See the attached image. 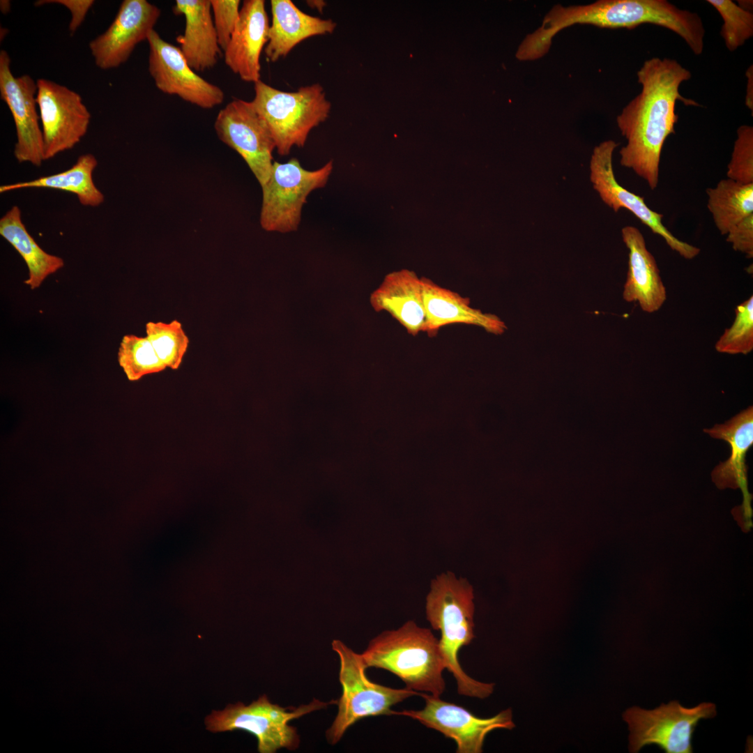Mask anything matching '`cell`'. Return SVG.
Segmentation results:
<instances>
[{"mask_svg": "<svg viewBox=\"0 0 753 753\" xmlns=\"http://www.w3.org/2000/svg\"><path fill=\"white\" fill-rule=\"evenodd\" d=\"M97 165L96 158L91 153H85L66 171L29 181L3 185L0 186V192L30 188L56 189L75 195L83 206L96 207L105 200L103 193L93 180V172Z\"/></svg>", "mask_w": 753, "mask_h": 753, "instance_id": "cb8c5ba5", "label": "cell"}, {"mask_svg": "<svg viewBox=\"0 0 753 753\" xmlns=\"http://www.w3.org/2000/svg\"><path fill=\"white\" fill-rule=\"evenodd\" d=\"M94 2L93 0H40L36 1L35 5L39 6L46 3H57L66 6L71 13L69 31L73 35L84 22Z\"/></svg>", "mask_w": 753, "mask_h": 753, "instance_id": "d6a6232c", "label": "cell"}, {"mask_svg": "<svg viewBox=\"0 0 753 753\" xmlns=\"http://www.w3.org/2000/svg\"><path fill=\"white\" fill-rule=\"evenodd\" d=\"M641 92L630 101L616 117V123L627 143L619 151L621 165L632 169L651 190L659 181L663 145L678 116L676 104L700 107L679 91L689 80L691 72L673 59L653 57L644 61L637 73Z\"/></svg>", "mask_w": 753, "mask_h": 753, "instance_id": "6da1fadb", "label": "cell"}, {"mask_svg": "<svg viewBox=\"0 0 753 753\" xmlns=\"http://www.w3.org/2000/svg\"><path fill=\"white\" fill-rule=\"evenodd\" d=\"M710 436L722 439L730 445L731 455L712 472L713 480L720 488L740 487L750 508L747 488L745 455L753 443V408L749 406L724 424L704 430Z\"/></svg>", "mask_w": 753, "mask_h": 753, "instance_id": "7402d4cb", "label": "cell"}, {"mask_svg": "<svg viewBox=\"0 0 753 753\" xmlns=\"http://www.w3.org/2000/svg\"><path fill=\"white\" fill-rule=\"evenodd\" d=\"M118 361L127 379L131 381L167 369L149 339L134 334L123 337L119 348Z\"/></svg>", "mask_w": 753, "mask_h": 753, "instance_id": "4316f807", "label": "cell"}, {"mask_svg": "<svg viewBox=\"0 0 753 753\" xmlns=\"http://www.w3.org/2000/svg\"><path fill=\"white\" fill-rule=\"evenodd\" d=\"M160 9L146 0H124L107 29L89 45L96 65L102 70L125 63L136 46L147 40L160 16Z\"/></svg>", "mask_w": 753, "mask_h": 753, "instance_id": "9a60e30c", "label": "cell"}, {"mask_svg": "<svg viewBox=\"0 0 753 753\" xmlns=\"http://www.w3.org/2000/svg\"><path fill=\"white\" fill-rule=\"evenodd\" d=\"M421 280L426 318L424 332L429 337H435L443 326L457 324L479 326L494 335H501L507 329L499 317L472 307L469 298L428 278Z\"/></svg>", "mask_w": 753, "mask_h": 753, "instance_id": "ac0fdd59", "label": "cell"}, {"mask_svg": "<svg viewBox=\"0 0 753 753\" xmlns=\"http://www.w3.org/2000/svg\"><path fill=\"white\" fill-rule=\"evenodd\" d=\"M360 655L367 668L393 673L409 690L437 697L445 690L443 672L446 666L439 640L429 629L413 621L381 633Z\"/></svg>", "mask_w": 753, "mask_h": 753, "instance_id": "3957f363", "label": "cell"}, {"mask_svg": "<svg viewBox=\"0 0 753 753\" xmlns=\"http://www.w3.org/2000/svg\"><path fill=\"white\" fill-rule=\"evenodd\" d=\"M747 78L746 96H745V105L751 110L752 116L753 114V66L751 65L747 68L745 73Z\"/></svg>", "mask_w": 753, "mask_h": 753, "instance_id": "836d02e7", "label": "cell"}, {"mask_svg": "<svg viewBox=\"0 0 753 753\" xmlns=\"http://www.w3.org/2000/svg\"><path fill=\"white\" fill-rule=\"evenodd\" d=\"M8 53L0 51V95L7 105L15 123L17 142L14 156L19 162L41 165L43 140L37 112V83L30 75L15 77L10 68Z\"/></svg>", "mask_w": 753, "mask_h": 753, "instance_id": "5bb4252c", "label": "cell"}, {"mask_svg": "<svg viewBox=\"0 0 753 753\" xmlns=\"http://www.w3.org/2000/svg\"><path fill=\"white\" fill-rule=\"evenodd\" d=\"M621 236L629 251L623 298L627 302L637 303L645 312H657L667 299V291L656 261L639 229L625 226Z\"/></svg>", "mask_w": 753, "mask_h": 753, "instance_id": "e0dca14e", "label": "cell"}, {"mask_svg": "<svg viewBox=\"0 0 753 753\" xmlns=\"http://www.w3.org/2000/svg\"><path fill=\"white\" fill-rule=\"evenodd\" d=\"M376 312L386 311L413 336L424 332L425 310L422 280L409 270L388 274L371 294Z\"/></svg>", "mask_w": 753, "mask_h": 753, "instance_id": "d6986e66", "label": "cell"}, {"mask_svg": "<svg viewBox=\"0 0 753 753\" xmlns=\"http://www.w3.org/2000/svg\"><path fill=\"white\" fill-rule=\"evenodd\" d=\"M737 4L741 8H743V9L747 10V11L751 12L750 10H752V5H753L752 1H750V0H748V1H747V0L738 1Z\"/></svg>", "mask_w": 753, "mask_h": 753, "instance_id": "e575fe53", "label": "cell"}, {"mask_svg": "<svg viewBox=\"0 0 753 753\" xmlns=\"http://www.w3.org/2000/svg\"><path fill=\"white\" fill-rule=\"evenodd\" d=\"M146 41L149 46V72L160 91L202 109H212L222 103L223 91L197 75L178 47L163 40L154 29Z\"/></svg>", "mask_w": 753, "mask_h": 753, "instance_id": "4fadbf2b", "label": "cell"}, {"mask_svg": "<svg viewBox=\"0 0 753 753\" xmlns=\"http://www.w3.org/2000/svg\"><path fill=\"white\" fill-rule=\"evenodd\" d=\"M0 9L3 14L8 13L10 9V1L1 0L0 1Z\"/></svg>", "mask_w": 753, "mask_h": 753, "instance_id": "d590c367", "label": "cell"}, {"mask_svg": "<svg viewBox=\"0 0 753 753\" xmlns=\"http://www.w3.org/2000/svg\"><path fill=\"white\" fill-rule=\"evenodd\" d=\"M307 3L310 4L311 6H314L315 8L320 10H322L324 6H325V2L322 1H308Z\"/></svg>", "mask_w": 753, "mask_h": 753, "instance_id": "8d00e7d4", "label": "cell"}, {"mask_svg": "<svg viewBox=\"0 0 753 753\" xmlns=\"http://www.w3.org/2000/svg\"><path fill=\"white\" fill-rule=\"evenodd\" d=\"M265 121L280 155L290 153L294 146L303 147L310 131L328 117L331 104L319 84L287 92L261 79L254 83L251 101Z\"/></svg>", "mask_w": 753, "mask_h": 753, "instance_id": "277c9868", "label": "cell"}, {"mask_svg": "<svg viewBox=\"0 0 753 753\" xmlns=\"http://www.w3.org/2000/svg\"><path fill=\"white\" fill-rule=\"evenodd\" d=\"M716 715L715 704L709 702L690 708L677 701L653 710L629 708L623 714L630 730L629 750L635 753L646 745H656L667 753H691L697 724Z\"/></svg>", "mask_w": 753, "mask_h": 753, "instance_id": "ba28073f", "label": "cell"}, {"mask_svg": "<svg viewBox=\"0 0 753 753\" xmlns=\"http://www.w3.org/2000/svg\"><path fill=\"white\" fill-rule=\"evenodd\" d=\"M146 337L166 368L178 370L189 346V338L181 322L149 321L145 326Z\"/></svg>", "mask_w": 753, "mask_h": 753, "instance_id": "484cf974", "label": "cell"}, {"mask_svg": "<svg viewBox=\"0 0 753 753\" xmlns=\"http://www.w3.org/2000/svg\"><path fill=\"white\" fill-rule=\"evenodd\" d=\"M719 13L723 24L720 35L730 52L736 50L753 36V14L731 0H707Z\"/></svg>", "mask_w": 753, "mask_h": 753, "instance_id": "83f0119b", "label": "cell"}, {"mask_svg": "<svg viewBox=\"0 0 753 753\" xmlns=\"http://www.w3.org/2000/svg\"><path fill=\"white\" fill-rule=\"evenodd\" d=\"M425 706L420 710H404L397 712L417 720L424 726L434 729L445 737L453 740L457 753H480L487 735L496 729H512L515 727L510 709L496 715L481 718L464 707L443 701L427 693L420 695Z\"/></svg>", "mask_w": 753, "mask_h": 753, "instance_id": "7c38bea8", "label": "cell"}, {"mask_svg": "<svg viewBox=\"0 0 753 753\" xmlns=\"http://www.w3.org/2000/svg\"><path fill=\"white\" fill-rule=\"evenodd\" d=\"M727 241L734 250L753 257V213L733 226L727 232Z\"/></svg>", "mask_w": 753, "mask_h": 753, "instance_id": "1f68e13d", "label": "cell"}, {"mask_svg": "<svg viewBox=\"0 0 753 753\" xmlns=\"http://www.w3.org/2000/svg\"><path fill=\"white\" fill-rule=\"evenodd\" d=\"M272 23L264 52L268 60L275 62L286 56L303 40L319 35L332 33L336 23L330 19L310 15L301 10L291 0L271 1Z\"/></svg>", "mask_w": 753, "mask_h": 753, "instance_id": "44dd1931", "label": "cell"}, {"mask_svg": "<svg viewBox=\"0 0 753 753\" xmlns=\"http://www.w3.org/2000/svg\"><path fill=\"white\" fill-rule=\"evenodd\" d=\"M735 319L716 342L717 352L747 354L753 350V296L737 305Z\"/></svg>", "mask_w": 753, "mask_h": 753, "instance_id": "f1b7e54d", "label": "cell"}, {"mask_svg": "<svg viewBox=\"0 0 753 753\" xmlns=\"http://www.w3.org/2000/svg\"><path fill=\"white\" fill-rule=\"evenodd\" d=\"M213 20L219 45L223 51L229 43L238 23L239 0H210Z\"/></svg>", "mask_w": 753, "mask_h": 753, "instance_id": "4dcf8cb0", "label": "cell"}, {"mask_svg": "<svg viewBox=\"0 0 753 753\" xmlns=\"http://www.w3.org/2000/svg\"><path fill=\"white\" fill-rule=\"evenodd\" d=\"M473 588L464 578L447 572L431 582L426 597V618L434 630H439L440 647L446 669L455 679L460 695L485 699L494 691V683L478 681L468 676L459 660L461 648L470 644L474 634Z\"/></svg>", "mask_w": 753, "mask_h": 753, "instance_id": "7a4b0ae2", "label": "cell"}, {"mask_svg": "<svg viewBox=\"0 0 753 753\" xmlns=\"http://www.w3.org/2000/svg\"><path fill=\"white\" fill-rule=\"evenodd\" d=\"M332 648L340 659L339 680L342 695L337 714L326 732L328 742L337 743L347 730L358 720L372 716L397 715L391 708L418 692L406 687L395 689L371 681L360 654L335 639Z\"/></svg>", "mask_w": 753, "mask_h": 753, "instance_id": "5b68a950", "label": "cell"}, {"mask_svg": "<svg viewBox=\"0 0 753 753\" xmlns=\"http://www.w3.org/2000/svg\"><path fill=\"white\" fill-rule=\"evenodd\" d=\"M727 176L735 181L753 183V127L742 125L738 127Z\"/></svg>", "mask_w": 753, "mask_h": 753, "instance_id": "f546056e", "label": "cell"}, {"mask_svg": "<svg viewBox=\"0 0 753 753\" xmlns=\"http://www.w3.org/2000/svg\"><path fill=\"white\" fill-rule=\"evenodd\" d=\"M0 235L21 255L29 269L24 283L31 289L39 287L50 275L64 266L62 258L44 251L27 231L21 210L13 206L0 219Z\"/></svg>", "mask_w": 753, "mask_h": 753, "instance_id": "603a6c76", "label": "cell"}, {"mask_svg": "<svg viewBox=\"0 0 753 753\" xmlns=\"http://www.w3.org/2000/svg\"><path fill=\"white\" fill-rule=\"evenodd\" d=\"M333 169L332 160L315 170L305 169L295 158L282 163L274 161L269 178L261 187V228L284 234L296 231L308 195L326 185Z\"/></svg>", "mask_w": 753, "mask_h": 753, "instance_id": "52a82bcc", "label": "cell"}, {"mask_svg": "<svg viewBox=\"0 0 753 753\" xmlns=\"http://www.w3.org/2000/svg\"><path fill=\"white\" fill-rule=\"evenodd\" d=\"M173 11L185 17L184 32L176 40L189 66L195 72L213 68L218 63L221 48L210 0H176Z\"/></svg>", "mask_w": 753, "mask_h": 753, "instance_id": "ffe728a7", "label": "cell"}, {"mask_svg": "<svg viewBox=\"0 0 753 753\" xmlns=\"http://www.w3.org/2000/svg\"><path fill=\"white\" fill-rule=\"evenodd\" d=\"M706 193L708 208L722 235L753 213V183L745 184L727 178L715 188H708Z\"/></svg>", "mask_w": 753, "mask_h": 753, "instance_id": "d4e9b609", "label": "cell"}, {"mask_svg": "<svg viewBox=\"0 0 753 753\" xmlns=\"http://www.w3.org/2000/svg\"><path fill=\"white\" fill-rule=\"evenodd\" d=\"M214 128L219 139L242 157L263 186L271 173L275 145L252 102L230 101L219 111Z\"/></svg>", "mask_w": 753, "mask_h": 753, "instance_id": "30bf717a", "label": "cell"}, {"mask_svg": "<svg viewBox=\"0 0 753 753\" xmlns=\"http://www.w3.org/2000/svg\"><path fill=\"white\" fill-rule=\"evenodd\" d=\"M36 83L43 158L47 160L80 142L87 132L91 114L76 91L43 78Z\"/></svg>", "mask_w": 753, "mask_h": 753, "instance_id": "9c48e42d", "label": "cell"}, {"mask_svg": "<svg viewBox=\"0 0 753 753\" xmlns=\"http://www.w3.org/2000/svg\"><path fill=\"white\" fill-rule=\"evenodd\" d=\"M269 20L264 0H245L225 50L227 66L240 78L254 84L260 80V56L268 40Z\"/></svg>", "mask_w": 753, "mask_h": 753, "instance_id": "2e32d148", "label": "cell"}, {"mask_svg": "<svg viewBox=\"0 0 753 753\" xmlns=\"http://www.w3.org/2000/svg\"><path fill=\"white\" fill-rule=\"evenodd\" d=\"M333 703H337V700L323 702L314 699L297 708H284L272 703L264 694L249 705L238 702L229 704L222 710H213L205 718V724L213 733L235 730L249 732L256 737L260 753H274L282 748L294 750L299 746L300 738L289 722Z\"/></svg>", "mask_w": 753, "mask_h": 753, "instance_id": "8992f818", "label": "cell"}, {"mask_svg": "<svg viewBox=\"0 0 753 753\" xmlns=\"http://www.w3.org/2000/svg\"><path fill=\"white\" fill-rule=\"evenodd\" d=\"M618 144L612 139L602 142L593 150L589 162V178L593 188L601 200L614 212L624 208L630 211L653 233L663 238L680 256L692 259L700 252L696 246L682 241L662 223L663 215L651 210L643 197L623 187L617 181L613 167V154Z\"/></svg>", "mask_w": 753, "mask_h": 753, "instance_id": "8fae6325", "label": "cell"}]
</instances>
